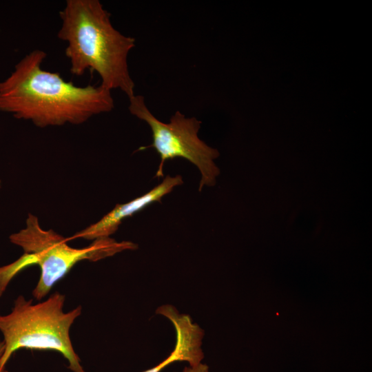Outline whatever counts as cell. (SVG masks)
Returning a JSON list of instances; mask_svg holds the SVG:
<instances>
[{
  "mask_svg": "<svg viewBox=\"0 0 372 372\" xmlns=\"http://www.w3.org/2000/svg\"><path fill=\"white\" fill-rule=\"evenodd\" d=\"M46 56L41 50L29 52L0 81V111L45 127L80 125L114 109L110 90L101 85L76 86L59 73L43 70Z\"/></svg>",
  "mask_w": 372,
  "mask_h": 372,
  "instance_id": "cell-1",
  "label": "cell"
},
{
  "mask_svg": "<svg viewBox=\"0 0 372 372\" xmlns=\"http://www.w3.org/2000/svg\"><path fill=\"white\" fill-rule=\"evenodd\" d=\"M59 16L57 37L67 43L70 72L81 76L90 69L98 73L105 89H118L128 99L134 96L127 57L135 39L113 26L110 13L100 1L67 0Z\"/></svg>",
  "mask_w": 372,
  "mask_h": 372,
  "instance_id": "cell-2",
  "label": "cell"
},
{
  "mask_svg": "<svg viewBox=\"0 0 372 372\" xmlns=\"http://www.w3.org/2000/svg\"><path fill=\"white\" fill-rule=\"evenodd\" d=\"M9 239L23 249V254L14 262L0 267V298L12 279L30 266L37 265L40 268V278L32 291L33 297L40 300L79 262H95L124 250L137 248V245L132 242H117L110 237L96 239L83 248H74L68 245V238L52 229H42L38 218L30 213L26 227L11 234Z\"/></svg>",
  "mask_w": 372,
  "mask_h": 372,
  "instance_id": "cell-3",
  "label": "cell"
},
{
  "mask_svg": "<svg viewBox=\"0 0 372 372\" xmlns=\"http://www.w3.org/2000/svg\"><path fill=\"white\" fill-rule=\"evenodd\" d=\"M65 296L54 292L47 300L37 304L19 296L12 311L0 315L4 352L0 360V372L12 355L21 349L52 350L60 353L68 362L72 372H85L70 339V327L81 314L78 306L63 311Z\"/></svg>",
  "mask_w": 372,
  "mask_h": 372,
  "instance_id": "cell-4",
  "label": "cell"
},
{
  "mask_svg": "<svg viewBox=\"0 0 372 372\" xmlns=\"http://www.w3.org/2000/svg\"><path fill=\"white\" fill-rule=\"evenodd\" d=\"M129 101L130 112L146 122L151 128L152 145L139 149L153 147L159 154L161 163L155 177L159 178L164 176L163 167L167 160L183 158L195 165L200 172L199 192L205 185H215L219 169L214 160L219 153L199 138L200 121L195 117H186L176 111L169 123H163L152 114L143 96L134 95Z\"/></svg>",
  "mask_w": 372,
  "mask_h": 372,
  "instance_id": "cell-5",
  "label": "cell"
},
{
  "mask_svg": "<svg viewBox=\"0 0 372 372\" xmlns=\"http://www.w3.org/2000/svg\"><path fill=\"white\" fill-rule=\"evenodd\" d=\"M183 183L180 175H176L174 177L168 175L165 176L161 184L147 193L128 203L117 204L112 211L105 214L98 222L78 231L68 239L70 240L80 238L94 240L110 237L117 231L125 218L132 216L152 203L161 202L163 196L171 192L174 187Z\"/></svg>",
  "mask_w": 372,
  "mask_h": 372,
  "instance_id": "cell-6",
  "label": "cell"
},
{
  "mask_svg": "<svg viewBox=\"0 0 372 372\" xmlns=\"http://www.w3.org/2000/svg\"><path fill=\"white\" fill-rule=\"evenodd\" d=\"M156 313L165 316L172 322L176 333V344L167 358L143 372H160L176 361H187L191 366L201 363L204 357L200 347L204 333L199 326L192 323L189 315L179 313L174 307L169 304L158 307Z\"/></svg>",
  "mask_w": 372,
  "mask_h": 372,
  "instance_id": "cell-7",
  "label": "cell"
},
{
  "mask_svg": "<svg viewBox=\"0 0 372 372\" xmlns=\"http://www.w3.org/2000/svg\"><path fill=\"white\" fill-rule=\"evenodd\" d=\"M183 372H209V367L207 364L200 363L194 366H186Z\"/></svg>",
  "mask_w": 372,
  "mask_h": 372,
  "instance_id": "cell-8",
  "label": "cell"
},
{
  "mask_svg": "<svg viewBox=\"0 0 372 372\" xmlns=\"http://www.w3.org/2000/svg\"><path fill=\"white\" fill-rule=\"evenodd\" d=\"M4 352V344L3 340H0V360Z\"/></svg>",
  "mask_w": 372,
  "mask_h": 372,
  "instance_id": "cell-9",
  "label": "cell"
},
{
  "mask_svg": "<svg viewBox=\"0 0 372 372\" xmlns=\"http://www.w3.org/2000/svg\"><path fill=\"white\" fill-rule=\"evenodd\" d=\"M1 372H8V371L6 369V368H5V369H3Z\"/></svg>",
  "mask_w": 372,
  "mask_h": 372,
  "instance_id": "cell-10",
  "label": "cell"
},
{
  "mask_svg": "<svg viewBox=\"0 0 372 372\" xmlns=\"http://www.w3.org/2000/svg\"><path fill=\"white\" fill-rule=\"evenodd\" d=\"M1 180H0V187H1Z\"/></svg>",
  "mask_w": 372,
  "mask_h": 372,
  "instance_id": "cell-11",
  "label": "cell"
}]
</instances>
